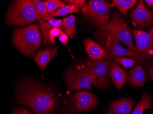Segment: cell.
Returning a JSON list of instances; mask_svg holds the SVG:
<instances>
[{"label":"cell","instance_id":"cell-1","mask_svg":"<svg viewBox=\"0 0 153 114\" xmlns=\"http://www.w3.org/2000/svg\"><path fill=\"white\" fill-rule=\"evenodd\" d=\"M18 101L29 106L37 114H53L56 97L51 90L39 82L25 81L18 89Z\"/></svg>","mask_w":153,"mask_h":114},{"label":"cell","instance_id":"cell-2","mask_svg":"<svg viewBox=\"0 0 153 114\" xmlns=\"http://www.w3.org/2000/svg\"><path fill=\"white\" fill-rule=\"evenodd\" d=\"M13 42L19 51L27 57L33 56L42 42L38 25L16 28L14 31Z\"/></svg>","mask_w":153,"mask_h":114},{"label":"cell","instance_id":"cell-3","mask_svg":"<svg viewBox=\"0 0 153 114\" xmlns=\"http://www.w3.org/2000/svg\"><path fill=\"white\" fill-rule=\"evenodd\" d=\"M40 19L33 1L18 0L9 6L6 22L12 25L24 26Z\"/></svg>","mask_w":153,"mask_h":114},{"label":"cell","instance_id":"cell-4","mask_svg":"<svg viewBox=\"0 0 153 114\" xmlns=\"http://www.w3.org/2000/svg\"><path fill=\"white\" fill-rule=\"evenodd\" d=\"M111 3L103 0H91L82 7V13L91 21L99 30L104 31L109 24Z\"/></svg>","mask_w":153,"mask_h":114},{"label":"cell","instance_id":"cell-5","mask_svg":"<svg viewBox=\"0 0 153 114\" xmlns=\"http://www.w3.org/2000/svg\"><path fill=\"white\" fill-rule=\"evenodd\" d=\"M99 104L98 99L93 93L82 90L76 93L63 101L61 112L74 113L91 111Z\"/></svg>","mask_w":153,"mask_h":114},{"label":"cell","instance_id":"cell-6","mask_svg":"<svg viewBox=\"0 0 153 114\" xmlns=\"http://www.w3.org/2000/svg\"><path fill=\"white\" fill-rule=\"evenodd\" d=\"M103 31L112 34L119 43L125 45L131 51H134L136 45L131 30L126 21L117 11L113 12L109 20L108 27Z\"/></svg>","mask_w":153,"mask_h":114},{"label":"cell","instance_id":"cell-7","mask_svg":"<svg viewBox=\"0 0 153 114\" xmlns=\"http://www.w3.org/2000/svg\"><path fill=\"white\" fill-rule=\"evenodd\" d=\"M69 90L74 92L80 89L92 90V80L85 65L70 68L65 74Z\"/></svg>","mask_w":153,"mask_h":114},{"label":"cell","instance_id":"cell-8","mask_svg":"<svg viewBox=\"0 0 153 114\" xmlns=\"http://www.w3.org/2000/svg\"><path fill=\"white\" fill-rule=\"evenodd\" d=\"M134 34L136 43L134 59L142 63L147 59L153 58V26L149 32L136 29L134 31Z\"/></svg>","mask_w":153,"mask_h":114},{"label":"cell","instance_id":"cell-9","mask_svg":"<svg viewBox=\"0 0 153 114\" xmlns=\"http://www.w3.org/2000/svg\"><path fill=\"white\" fill-rule=\"evenodd\" d=\"M111 61H95L88 59L86 65L88 68L92 80L93 85L100 89H106L110 85L108 69Z\"/></svg>","mask_w":153,"mask_h":114},{"label":"cell","instance_id":"cell-10","mask_svg":"<svg viewBox=\"0 0 153 114\" xmlns=\"http://www.w3.org/2000/svg\"><path fill=\"white\" fill-rule=\"evenodd\" d=\"M99 34L102 38H100L102 39L103 43L101 46L107 52L109 60H113L115 58L120 56L130 57L134 59V51L120 45L114 35L103 31H100Z\"/></svg>","mask_w":153,"mask_h":114},{"label":"cell","instance_id":"cell-11","mask_svg":"<svg viewBox=\"0 0 153 114\" xmlns=\"http://www.w3.org/2000/svg\"><path fill=\"white\" fill-rule=\"evenodd\" d=\"M133 25L138 29H150L153 26V9L149 10L143 1H140L130 14Z\"/></svg>","mask_w":153,"mask_h":114},{"label":"cell","instance_id":"cell-12","mask_svg":"<svg viewBox=\"0 0 153 114\" xmlns=\"http://www.w3.org/2000/svg\"><path fill=\"white\" fill-rule=\"evenodd\" d=\"M108 74L118 90H121L128 80V74L119 63L114 60L111 61L108 69Z\"/></svg>","mask_w":153,"mask_h":114},{"label":"cell","instance_id":"cell-13","mask_svg":"<svg viewBox=\"0 0 153 114\" xmlns=\"http://www.w3.org/2000/svg\"><path fill=\"white\" fill-rule=\"evenodd\" d=\"M85 50L89 58L94 60H109L108 54L102 46L95 43L91 38L84 40Z\"/></svg>","mask_w":153,"mask_h":114},{"label":"cell","instance_id":"cell-14","mask_svg":"<svg viewBox=\"0 0 153 114\" xmlns=\"http://www.w3.org/2000/svg\"><path fill=\"white\" fill-rule=\"evenodd\" d=\"M135 101L128 98H123L113 101L110 104L109 114H131Z\"/></svg>","mask_w":153,"mask_h":114},{"label":"cell","instance_id":"cell-15","mask_svg":"<svg viewBox=\"0 0 153 114\" xmlns=\"http://www.w3.org/2000/svg\"><path fill=\"white\" fill-rule=\"evenodd\" d=\"M146 80V74L140 63H137L128 73V82L130 86L142 88Z\"/></svg>","mask_w":153,"mask_h":114},{"label":"cell","instance_id":"cell-16","mask_svg":"<svg viewBox=\"0 0 153 114\" xmlns=\"http://www.w3.org/2000/svg\"><path fill=\"white\" fill-rule=\"evenodd\" d=\"M57 51L58 49L56 48L39 50L34 57V60L41 69L44 71L46 65L49 63L51 59L57 55Z\"/></svg>","mask_w":153,"mask_h":114},{"label":"cell","instance_id":"cell-17","mask_svg":"<svg viewBox=\"0 0 153 114\" xmlns=\"http://www.w3.org/2000/svg\"><path fill=\"white\" fill-rule=\"evenodd\" d=\"M63 20V19H56L53 18H50L47 22L42 19L39 20L40 30L43 37L44 45L50 44V32L53 28L61 27Z\"/></svg>","mask_w":153,"mask_h":114},{"label":"cell","instance_id":"cell-18","mask_svg":"<svg viewBox=\"0 0 153 114\" xmlns=\"http://www.w3.org/2000/svg\"><path fill=\"white\" fill-rule=\"evenodd\" d=\"M85 1L83 0H78L77 2L75 4L66 5L63 8H60L54 13L50 14L49 18H53L55 17L64 16L68 14L74 13H78L80 9H81L82 7H83Z\"/></svg>","mask_w":153,"mask_h":114},{"label":"cell","instance_id":"cell-19","mask_svg":"<svg viewBox=\"0 0 153 114\" xmlns=\"http://www.w3.org/2000/svg\"><path fill=\"white\" fill-rule=\"evenodd\" d=\"M152 102L151 97L147 92H145L142 96L140 101L137 104L131 114H144L146 109H151Z\"/></svg>","mask_w":153,"mask_h":114},{"label":"cell","instance_id":"cell-20","mask_svg":"<svg viewBox=\"0 0 153 114\" xmlns=\"http://www.w3.org/2000/svg\"><path fill=\"white\" fill-rule=\"evenodd\" d=\"M75 21V17L73 15H70L63 19L60 27L63 32L68 35L71 39L73 38L74 34L76 32Z\"/></svg>","mask_w":153,"mask_h":114},{"label":"cell","instance_id":"cell-21","mask_svg":"<svg viewBox=\"0 0 153 114\" xmlns=\"http://www.w3.org/2000/svg\"><path fill=\"white\" fill-rule=\"evenodd\" d=\"M136 0H113L111 3L110 7H117L123 15L128 17L127 11L133 8L134 4L136 3Z\"/></svg>","mask_w":153,"mask_h":114},{"label":"cell","instance_id":"cell-22","mask_svg":"<svg viewBox=\"0 0 153 114\" xmlns=\"http://www.w3.org/2000/svg\"><path fill=\"white\" fill-rule=\"evenodd\" d=\"M33 1L40 18L45 21H48L50 18L49 14L47 13L44 1H41L39 0H33Z\"/></svg>","mask_w":153,"mask_h":114},{"label":"cell","instance_id":"cell-23","mask_svg":"<svg viewBox=\"0 0 153 114\" xmlns=\"http://www.w3.org/2000/svg\"><path fill=\"white\" fill-rule=\"evenodd\" d=\"M44 2L49 14L54 13L56 10L63 8L65 6V2L59 0H48Z\"/></svg>","mask_w":153,"mask_h":114},{"label":"cell","instance_id":"cell-24","mask_svg":"<svg viewBox=\"0 0 153 114\" xmlns=\"http://www.w3.org/2000/svg\"><path fill=\"white\" fill-rule=\"evenodd\" d=\"M115 61L117 62L118 63H120L123 65V69L128 68L134 67L135 63H136V60L134 59H129V58H124V57H117L114 59Z\"/></svg>","mask_w":153,"mask_h":114},{"label":"cell","instance_id":"cell-25","mask_svg":"<svg viewBox=\"0 0 153 114\" xmlns=\"http://www.w3.org/2000/svg\"><path fill=\"white\" fill-rule=\"evenodd\" d=\"M62 32H64L60 27H56L52 29L49 33L50 44L55 43V38L59 37Z\"/></svg>","mask_w":153,"mask_h":114},{"label":"cell","instance_id":"cell-26","mask_svg":"<svg viewBox=\"0 0 153 114\" xmlns=\"http://www.w3.org/2000/svg\"><path fill=\"white\" fill-rule=\"evenodd\" d=\"M59 39L62 44L66 45L68 47V41L69 36L65 32H62L60 34L59 37Z\"/></svg>","mask_w":153,"mask_h":114},{"label":"cell","instance_id":"cell-27","mask_svg":"<svg viewBox=\"0 0 153 114\" xmlns=\"http://www.w3.org/2000/svg\"><path fill=\"white\" fill-rule=\"evenodd\" d=\"M13 114H32L27 109L21 108H17L14 110Z\"/></svg>","mask_w":153,"mask_h":114},{"label":"cell","instance_id":"cell-28","mask_svg":"<svg viewBox=\"0 0 153 114\" xmlns=\"http://www.w3.org/2000/svg\"><path fill=\"white\" fill-rule=\"evenodd\" d=\"M148 73L149 79L153 80V65L149 68Z\"/></svg>","mask_w":153,"mask_h":114},{"label":"cell","instance_id":"cell-29","mask_svg":"<svg viewBox=\"0 0 153 114\" xmlns=\"http://www.w3.org/2000/svg\"><path fill=\"white\" fill-rule=\"evenodd\" d=\"M145 2L148 5L149 7H153V0H146L145 1Z\"/></svg>","mask_w":153,"mask_h":114},{"label":"cell","instance_id":"cell-30","mask_svg":"<svg viewBox=\"0 0 153 114\" xmlns=\"http://www.w3.org/2000/svg\"><path fill=\"white\" fill-rule=\"evenodd\" d=\"M65 114H75L74 113H65Z\"/></svg>","mask_w":153,"mask_h":114},{"label":"cell","instance_id":"cell-31","mask_svg":"<svg viewBox=\"0 0 153 114\" xmlns=\"http://www.w3.org/2000/svg\"><path fill=\"white\" fill-rule=\"evenodd\" d=\"M151 114H153V110L151 111Z\"/></svg>","mask_w":153,"mask_h":114}]
</instances>
